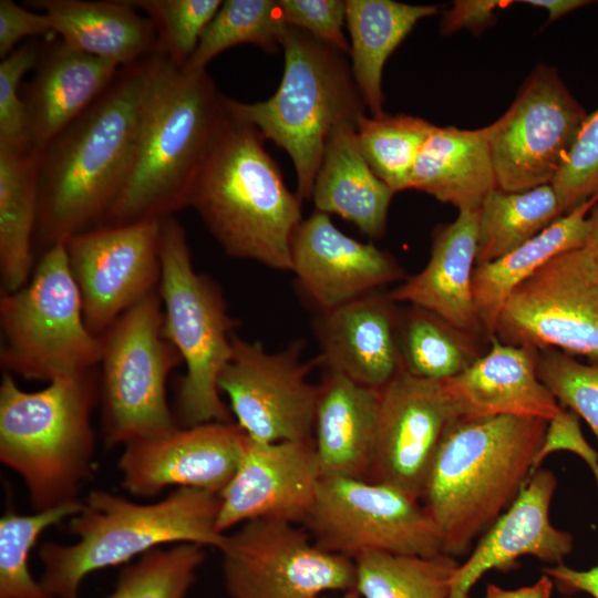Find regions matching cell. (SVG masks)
Listing matches in <instances>:
<instances>
[{"mask_svg": "<svg viewBox=\"0 0 598 598\" xmlns=\"http://www.w3.org/2000/svg\"><path fill=\"white\" fill-rule=\"evenodd\" d=\"M205 547L177 544L156 548L125 567L105 598H184L205 559Z\"/></svg>", "mask_w": 598, "mask_h": 598, "instance_id": "cell-39", "label": "cell"}, {"mask_svg": "<svg viewBox=\"0 0 598 598\" xmlns=\"http://www.w3.org/2000/svg\"><path fill=\"white\" fill-rule=\"evenodd\" d=\"M569 451L579 455L591 468L598 486V453L585 440L579 424V416L571 410L564 409L547 422L543 444L536 455L534 473L550 453Z\"/></svg>", "mask_w": 598, "mask_h": 598, "instance_id": "cell-45", "label": "cell"}, {"mask_svg": "<svg viewBox=\"0 0 598 598\" xmlns=\"http://www.w3.org/2000/svg\"><path fill=\"white\" fill-rule=\"evenodd\" d=\"M147 14L156 31V52L184 66L215 17L220 0H126Z\"/></svg>", "mask_w": 598, "mask_h": 598, "instance_id": "cell-40", "label": "cell"}, {"mask_svg": "<svg viewBox=\"0 0 598 598\" xmlns=\"http://www.w3.org/2000/svg\"><path fill=\"white\" fill-rule=\"evenodd\" d=\"M159 255L163 336L186 367L176 389L177 425L231 422L218 377L231 357L238 322L217 282L195 270L185 229L174 216L161 220Z\"/></svg>", "mask_w": 598, "mask_h": 598, "instance_id": "cell-8", "label": "cell"}, {"mask_svg": "<svg viewBox=\"0 0 598 598\" xmlns=\"http://www.w3.org/2000/svg\"><path fill=\"white\" fill-rule=\"evenodd\" d=\"M162 56L154 52L120 68L96 100L39 154L34 251L41 255L97 227L114 204Z\"/></svg>", "mask_w": 598, "mask_h": 598, "instance_id": "cell-1", "label": "cell"}, {"mask_svg": "<svg viewBox=\"0 0 598 598\" xmlns=\"http://www.w3.org/2000/svg\"><path fill=\"white\" fill-rule=\"evenodd\" d=\"M265 140L228 109L195 176L188 207L226 255L291 271V244L302 221V200L286 186Z\"/></svg>", "mask_w": 598, "mask_h": 598, "instance_id": "cell-4", "label": "cell"}, {"mask_svg": "<svg viewBox=\"0 0 598 598\" xmlns=\"http://www.w3.org/2000/svg\"><path fill=\"white\" fill-rule=\"evenodd\" d=\"M588 231L585 246L589 249L598 267V203L591 208L587 217Z\"/></svg>", "mask_w": 598, "mask_h": 598, "instance_id": "cell-51", "label": "cell"}, {"mask_svg": "<svg viewBox=\"0 0 598 598\" xmlns=\"http://www.w3.org/2000/svg\"><path fill=\"white\" fill-rule=\"evenodd\" d=\"M380 389L326 369L318 384L312 440L322 477L369 480L375 454Z\"/></svg>", "mask_w": 598, "mask_h": 598, "instance_id": "cell-26", "label": "cell"}, {"mask_svg": "<svg viewBox=\"0 0 598 598\" xmlns=\"http://www.w3.org/2000/svg\"><path fill=\"white\" fill-rule=\"evenodd\" d=\"M520 2L546 10L549 22H553L576 9L592 3L587 0H525Z\"/></svg>", "mask_w": 598, "mask_h": 598, "instance_id": "cell-50", "label": "cell"}, {"mask_svg": "<svg viewBox=\"0 0 598 598\" xmlns=\"http://www.w3.org/2000/svg\"><path fill=\"white\" fill-rule=\"evenodd\" d=\"M161 220L100 226L64 240L87 329L102 336L125 311L158 289Z\"/></svg>", "mask_w": 598, "mask_h": 598, "instance_id": "cell-16", "label": "cell"}, {"mask_svg": "<svg viewBox=\"0 0 598 598\" xmlns=\"http://www.w3.org/2000/svg\"><path fill=\"white\" fill-rule=\"evenodd\" d=\"M551 185L565 214L598 193V109L581 123Z\"/></svg>", "mask_w": 598, "mask_h": 598, "instance_id": "cell-42", "label": "cell"}, {"mask_svg": "<svg viewBox=\"0 0 598 598\" xmlns=\"http://www.w3.org/2000/svg\"><path fill=\"white\" fill-rule=\"evenodd\" d=\"M351 70L372 116L384 114L382 71L392 52L415 24L439 12L436 4H408L392 0H347Z\"/></svg>", "mask_w": 598, "mask_h": 598, "instance_id": "cell-31", "label": "cell"}, {"mask_svg": "<svg viewBox=\"0 0 598 598\" xmlns=\"http://www.w3.org/2000/svg\"><path fill=\"white\" fill-rule=\"evenodd\" d=\"M321 478L313 440L264 443L246 435L237 471L219 494L218 532L259 518L303 525Z\"/></svg>", "mask_w": 598, "mask_h": 598, "instance_id": "cell-19", "label": "cell"}, {"mask_svg": "<svg viewBox=\"0 0 598 598\" xmlns=\"http://www.w3.org/2000/svg\"><path fill=\"white\" fill-rule=\"evenodd\" d=\"M537 375L558 404L582 417L598 440V363L557 349L538 350Z\"/></svg>", "mask_w": 598, "mask_h": 598, "instance_id": "cell-41", "label": "cell"}, {"mask_svg": "<svg viewBox=\"0 0 598 598\" xmlns=\"http://www.w3.org/2000/svg\"><path fill=\"white\" fill-rule=\"evenodd\" d=\"M297 524L259 518L226 535L220 547L230 598H319L355 588V563L319 547Z\"/></svg>", "mask_w": 598, "mask_h": 598, "instance_id": "cell-13", "label": "cell"}, {"mask_svg": "<svg viewBox=\"0 0 598 598\" xmlns=\"http://www.w3.org/2000/svg\"><path fill=\"white\" fill-rule=\"evenodd\" d=\"M4 372L51 382L100 365L101 337L86 327L64 241L40 255L28 282L0 298Z\"/></svg>", "mask_w": 598, "mask_h": 598, "instance_id": "cell-9", "label": "cell"}, {"mask_svg": "<svg viewBox=\"0 0 598 598\" xmlns=\"http://www.w3.org/2000/svg\"><path fill=\"white\" fill-rule=\"evenodd\" d=\"M233 353L218 377L237 425L264 443L312 440L318 384L309 381L318 360L302 361L303 342L277 352L260 342L231 338Z\"/></svg>", "mask_w": 598, "mask_h": 598, "instance_id": "cell-15", "label": "cell"}, {"mask_svg": "<svg viewBox=\"0 0 598 598\" xmlns=\"http://www.w3.org/2000/svg\"><path fill=\"white\" fill-rule=\"evenodd\" d=\"M400 310L379 290L317 313L318 363L350 380L382 389L401 370Z\"/></svg>", "mask_w": 598, "mask_h": 598, "instance_id": "cell-22", "label": "cell"}, {"mask_svg": "<svg viewBox=\"0 0 598 598\" xmlns=\"http://www.w3.org/2000/svg\"><path fill=\"white\" fill-rule=\"evenodd\" d=\"M83 502L19 514L7 511L0 518V598H55L29 570V557L40 535L50 526L75 516Z\"/></svg>", "mask_w": 598, "mask_h": 598, "instance_id": "cell-38", "label": "cell"}, {"mask_svg": "<svg viewBox=\"0 0 598 598\" xmlns=\"http://www.w3.org/2000/svg\"><path fill=\"white\" fill-rule=\"evenodd\" d=\"M481 337L437 315L410 306L400 311L401 369L422 379L444 380L466 370L483 352Z\"/></svg>", "mask_w": 598, "mask_h": 598, "instance_id": "cell-34", "label": "cell"}, {"mask_svg": "<svg viewBox=\"0 0 598 598\" xmlns=\"http://www.w3.org/2000/svg\"><path fill=\"white\" fill-rule=\"evenodd\" d=\"M245 441L237 424L209 422L132 442L118 458L122 485L138 497L169 486L219 495L237 471Z\"/></svg>", "mask_w": 598, "mask_h": 598, "instance_id": "cell-18", "label": "cell"}, {"mask_svg": "<svg viewBox=\"0 0 598 598\" xmlns=\"http://www.w3.org/2000/svg\"><path fill=\"white\" fill-rule=\"evenodd\" d=\"M547 421L515 415L456 419L424 484L421 504L436 525L442 553L466 554L514 503L534 473Z\"/></svg>", "mask_w": 598, "mask_h": 598, "instance_id": "cell-3", "label": "cell"}, {"mask_svg": "<svg viewBox=\"0 0 598 598\" xmlns=\"http://www.w3.org/2000/svg\"><path fill=\"white\" fill-rule=\"evenodd\" d=\"M22 96L29 148L40 154L106 89L120 70L62 41L40 54Z\"/></svg>", "mask_w": 598, "mask_h": 598, "instance_id": "cell-25", "label": "cell"}, {"mask_svg": "<svg viewBox=\"0 0 598 598\" xmlns=\"http://www.w3.org/2000/svg\"><path fill=\"white\" fill-rule=\"evenodd\" d=\"M538 350L496 336L463 372L442 380L458 419L515 415L549 421L561 406L537 375Z\"/></svg>", "mask_w": 598, "mask_h": 598, "instance_id": "cell-23", "label": "cell"}, {"mask_svg": "<svg viewBox=\"0 0 598 598\" xmlns=\"http://www.w3.org/2000/svg\"><path fill=\"white\" fill-rule=\"evenodd\" d=\"M543 573L549 576L564 594L582 591L598 598V563L588 570H576L561 563L544 568Z\"/></svg>", "mask_w": 598, "mask_h": 598, "instance_id": "cell-48", "label": "cell"}, {"mask_svg": "<svg viewBox=\"0 0 598 598\" xmlns=\"http://www.w3.org/2000/svg\"><path fill=\"white\" fill-rule=\"evenodd\" d=\"M478 209L458 210L455 220L437 227L426 266L388 293L396 303L426 309L489 342L476 311L472 287Z\"/></svg>", "mask_w": 598, "mask_h": 598, "instance_id": "cell-24", "label": "cell"}, {"mask_svg": "<svg viewBox=\"0 0 598 598\" xmlns=\"http://www.w3.org/2000/svg\"><path fill=\"white\" fill-rule=\"evenodd\" d=\"M41 54L37 41L17 47L0 63V146L30 150L25 107L20 96L24 74L34 69Z\"/></svg>", "mask_w": 598, "mask_h": 598, "instance_id": "cell-43", "label": "cell"}, {"mask_svg": "<svg viewBox=\"0 0 598 598\" xmlns=\"http://www.w3.org/2000/svg\"><path fill=\"white\" fill-rule=\"evenodd\" d=\"M513 1L503 0H458L444 12L441 32L451 34L461 29L481 31L495 20L494 12Z\"/></svg>", "mask_w": 598, "mask_h": 598, "instance_id": "cell-47", "label": "cell"}, {"mask_svg": "<svg viewBox=\"0 0 598 598\" xmlns=\"http://www.w3.org/2000/svg\"><path fill=\"white\" fill-rule=\"evenodd\" d=\"M556 487L551 471L538 468L532 474L514 503L481 536L466 560L458 564L448 598H470L471 589L485 573L512 569L523 556L555 565L563 563L573 549L574 538L550 522Z\"/></svg>", "mask_w": 598, "mask_h": 598, "instance_id": "cell-21", "label": "cell"}, {"mask_svg": "<svg viewBox=\"0 0 598 598\" xmlns=\"http://www.w3.org/2000/svg\"><path fill=\"white\" fill-rule=\"evenodd\" d=\"M291 271L317 313L404 278L403 268L392 255L349 237L319 210L302 219L293 236Z\"/></svg>", "mask_w": 598, "mask_h": 598, "instance_id": "cell-20", "label": "cell"}, {"mask_svg": "<svg viewBox=\"0 0 598 598\" xmlns=\"http://www.w3.org/2000/svg\"><path fill=\"white\" fill-rule=\"evenodd\" d=\"M227 99L206 70L178 66L163 55L125 182L97 227L162 220L188 207L195 176L228 116Z\"/></svg>", "mask_w": 598, "mask_h": 598, "instance_id": "cell-2", "label": "cell"}, {"mask_svg": "<svg viewBox=\"0 0 598 598\" xmlns=\"http://www.w3.org/2000/svg\"><path fill=\"white\" fill-rule=\"evenodd\" d=\"M478 212L476 266L507 255L565 215L551 184L525 192L496 188Z\"/></svg>", "mask_w": 598, "mask_h": 598, "instance_id": "cell-33", "label": "cell"}, {"mask_svg": "<svg viewBox=\"0 0 598 598\" xmlns=\"http://www.w3.org/2000/svg\"><path fill=\"white\" fill-rule=\"evenodd\" d=\"M355 563V590L361 598H448L458 566L446 554L434 556L368 553Z\"/></svg>", "mask_w": 598, "mask_h": 598, "instance_id": "cell-35", "label": "cell"}, {"mask_svg": "<svg viewBox=\"0 0 598 598\" xmlns=\"http://www.w3.org/2000/svg\"><path fill=\"white\" fill-rule=\"evenodd\" d=\"M336 598H361V596L355 589H352V590L343 592L342 596L336 597Z\"/></svg>", "mask_w": 598, "mask_h": 598, "instance_id": "cell-52", "label": "cell"}, {"mask_svg": "<svg viewBox=\"0 0 598 598\" xmlns=\"http://www.w3.org/2000/svg\"><path fill=\"white\" fill-rule=\"evenodd\" d=\"M38 157L28 148L0 146L1 292L23 287L34 269Z\"/></svg>", "mask_w": 598, "mask_h": 598, "instance_id": "cell-32", "label": "cell"}, {"mask_svg": "<svg viewBox=\"0 0 598 598\" xmlns=\"http://www.w3.org/2000/svg\"><path fill=\"white\" fill-rule=\"evenodd\" d=\"M287 28L278 1H223L205 29L194 54L184 66L206 70V65L216 55L244 43L255 44L268 53H274L281 45Z\"/></svg>", "mask_w": 598, "mask_h": 598, "instance_id": "cell-36", "label": "cell"}, {"mask_svg": "<svg viewBox=\"0 0 598 598\" xmlns=\"http://www.w3.org/2000/svg\"><path fill=\"white\" fill-rule=\"evenodd\" d=\"M55 34L48 14L33 12L12 0H0V58H6L21 43L33 37L53 38Z\"/></svg>", "mask_w": 598, "mask_h": 598, "instance_id": "cell-46", "label": "cell"}, {"mask_svg": "<svg viewBox=\"0 0 598 598\" xmlns=\"http://www.w3.org/2000/svg\"><path fill=\"white\" fill-rule=\"evenodd\" d=\"M497 188L485 127L434 126L413 165L408 189L463 209H477Z\"/></svg>", "mask_w": 598, "mask_h": 598, "instance_id": "cell-29", "label": "cell"}, {"mask_svg": "<svg viewBox=\"0 0 598 598\" xmlns=\"http://www.w3.org/2000/svg\"><path fill=\"white\" fill-rule=\"evenodd\" d=\"M220 497L179 487L165 498L138 504L106 491H92L70 518L73 544L45 543L39 549L41 584L55 598H79L82 580L93 571L127 563L165 545L197 544L220 549Z\"/></svg>", "mask_w": 598, "mask_h": 598, "instance_id": "cell-5", "label": "cell"}, {"mask_svg": "<svg viewBox=\"0 0 598 598\" xmlns=\"http://www.w3.org/2000/svg\"><path fill=\"white\" fill-rule=\"evenodd\" d=\"M303 527L319 547L353 560L368 553H442L439 529L421 502L369 480L322 477Z\"/></svg>", "mask_w": 598, "mask_h": 598, "instance_id": "cell-11", "label": "cell"}, {"mask_svg": "<svg viewBox=\"0 0 598 598\" xmlns=\"http://www.w3.org/2000/svg\"><path fill=\"white\" fill-rule=\"evenodd\" d=\"M597 203L598 193L507 255L475 266L472 278L474 301L488 340L495 334L503 305L518 285L557 255L584 246L587 217Z\"/></svg>", "mask_w": 598, "mask_h": 598, "instance_id": "cell-30", "label": "cell"}, {"mask_svg": "<svg viewBox=\"0 0 598 598\" xmlns=\"http://www.w3.org/2000/svg\"><path fill=\"white\" fill-rule=\"evenodd\" d=\"M586 116L557 70L537 66L507 111L485 126L497 188L553 184Z\"/></svg>", "mask_w": 598, "mask_h": 598, "instance_id": "cell-14", "label": "cell"}, {"mask_svg": "<svg viewBox=\"0 0 598 598\" xmlns=\"http://www.w3.org/2000/svg\"><path fill=\"white\" fill-rule=\"evenodd\" d=\"M101 434L106 448L178 427L166 396L169 373L183 360L163 336L158 289L125 311L102 336Z\"/></svg>", "mask_w": 598, "mask_h": 598, "instance_id": "cell-10", "label": "cell"}, {"mask_svg": "<svg viewBox=\"0 0 598 598\" xmlns=\"http://www.w3.org/2000/svg\"><path fill=\"white\" fill-rule=\"evenodd\" d=\"M357 125L343 124L329 137L311 200L316 210L336 214L372 239L383 237L395 194L371 169L357 138Z\"/></svg>", "mask_w": 598, "mask_h": 598, "instance_id": "cell-27", "label": "cell"}, {"mask_svg": "<svg viewBox=\"0 0 598 598\" xmlns=\"http://www.w3.org/2000/svg\"><path fill=\"white\" fill-rule=\"evenodd\" d=\"M494 336L598 363V267L589 249L561 252L518 285L501 309Z\"/></svg>", "mask_w": 598, "mask_h": 598, "instance_id": "cell-12", "label": "cell"}, {"mask_svg": "<svg viewBox=\"0 0 598 598\" xmlns=\"http://www.w3.org/2000/svg\"><path fill=\"white\" fill-rule=\"evenodd\" d=\"M435 125L412 115L362 116L357 124L360 151L371 169L394 193L408 190L416 156Z\"/></svg>", "mask_w": 598, "mask_h": 598, "instance_id": "cell-37", "label": "cell"}, {"mask_svg": "<svg viewBox=\"0 0 598 598\" xmlns=\"http://www.w3.org/2000/svg\"><path fill=\"white\" fill-rule=\"evenodd\" d=\"M29 3L48 14L63 43L118 68L156 52L152 21L138 14L127 1L35 0Z\"/></svg>", "mask_w": 598, "mask_h": 598, "instance_id": "cell-28", "label": "cell"}, {"mask_svg": "<svg viewBox=\"0 0 598 598\" xmlns=\"http://www.w3.org/2000/svg\"><path fill=\"white\" fill-rule=\"evenodd\" d=\"M280 47L285 68L275 94L254 103L228 97L227 105L286 151L296 171V193L310 200L329 137L340 125H357L367 106L344 53L290 27Z\"/></svg>", "mask_w": 598, "mask_h": 598, "instance_id": "cell-7", "label": "cell"}, {"mask_svg": "<svg viewBox=\"0 0 598 598\" xmlns=\"http://www.w3.org/2000/svg\"><path fill=\"white\" fill-rule=\"evenodd\" d=\"M282 21L316 39L349 54L350 44L343 33L346 1L342 0H278Z\"/></svg>", "mask_w": 598, "mask_h": 598, "instance_id": "cell-44", "label": "cell"}, {"mask_svg": "<svg viewBox=\"0 0 598 598\" xmlns=\"http://www.w3.org/2000/svg\"><path fill=\"white\" fill-rule=\"evenodd\" d=\"M456 419L442 380L417 378L401 369L380 389L369 481L392 485L421 502L434 456Z\"/></svg>", "mask_w": 598, "mask_h": 598, "instance_id": "cell-17", "label": "cell"}, {"mask_svg": "<svg viewBox=\"0 0 598 598\" xmlns=\"http://www.w3.org/2000/svg\"><path fill=\"white\" fill-rule=\"evenodd\" d=\"M554 586L553 579L544 574L534 585L518 589L509 590L491 584L485 598H550Z\"/></svg>", "mask_w": 598, "mask_h": 598, "instance_id": "cell-49", "label": "cell"}, {"mask_svg": "<svg viewBox=\"0 0 598 598\" xmlns=\"http://www.w3.org/2000/svg\"><path fill=\"white\" fill-rule=\"evenodd\" d=\"M99 401L97 368L58 378L33 392L21 390L12 374H2L0 462L22 478L34 511L80 501L93 470L91 415Z\"/></svg>", "mask_w": 598, "mask_h": 598, "instance_id": "cell-6", "label": "cell"}]
</instances>
